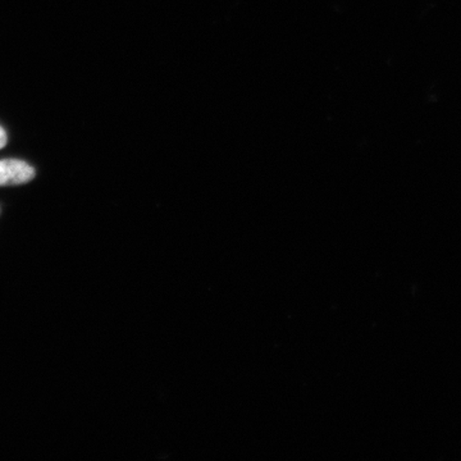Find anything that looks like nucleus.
<instances>
[{
    "mask_svg": "<svg viewBox=\"0 0 461 461\" xmlns=\"http://www.w3.org/2000/svg\"><path fill=\"white\" fill-rule=\"evenodd\" d=\"M33 177H35V169L23 160H0V186L26 184Z\"/></svg>",
    "mask_w": 461,
    "mask_h": 461,
    "instance_id": "f257e3e1",
    "label": "nucleus"
},
{
    "mask_svg": "<svg viewBox=\"0 0 461 461\" xmlns=\"http://www.w3.org/2000/svg\"><path fill=\"white\" fill-rule=\"evenodd\" d=\"M5 144H7V133L3 130V127H0V149L5 148Z\"/></svg>",
    "mask_w": 461,
    "mask_h": 461,
    "instance_id": "f03ea898",
    "label": "nucleus"
}]
</instances>
